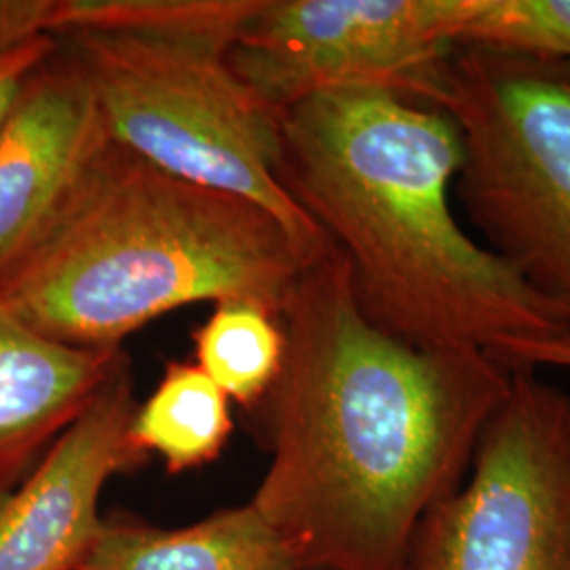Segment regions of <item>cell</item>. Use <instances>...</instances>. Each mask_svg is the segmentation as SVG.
I'll list each match as a JSON object with an SVG mask.
<instances>
[{"label": "cell", "instance_id": "cell-1", "mask_svg": "<svg viewBox=\"0 0 570 570\" xmlns=\"http://www.w3.org/2000/svg\"><path fill=\"white\" fill-rule=\"evenodd\" d=\"M279 320L284 364L261 406L271 463L249 505L301 570H397L423 515L465 482L511 367L374 326L332 245Z\"/></svg>", "mask_w": 570, "mask_h": 570}, {"label": "cell", "instance_id": "cell-2", "mask_svg": "<svg viewBox=\"0 0 570 570\" xmlns=\"http://www.w3.org/2000/svg\"><path fill=\"white\" fill-rule=\"evenodd\" d=\"M285 193L345 258L355 301L419 348L546 338L570 320L459 223L456 122L381 87H332L277 110Z\"/></svg>", "mask_w": 570, "mask_h": 570}, {"label": "cell", "instance_id": "cell-3", "mask_svg": "<svg viewBox=\"0 0 570 570\" xmlns=\"http://www.w3.org/2000/svg\"><path fill=\"white\" fill-rule=\"evenodd\" d=\"M308 254L263 207L106 144L0 306L72 346H122L167 313L247 301L282 315Z\"/></svg>", "mask_w": 570, "mask_h": 570}, {"label": "cell", "instance_id": "cell-4", "mask_svg": "<svg viewBox=\"0 0 570 570\" xmlns=\"http://www.w3.org/2000/svg\"><path fill=\"white\" fill-rule=\"evenodd\" d=\"M423 102L461 131L454 197L482 245L570 320V61L459 47Z\"/></svg>", "mask_w": 570, "mask_h": 570}, {"label": "cell", "instance_id": "cell-5", "mask_svg": "<svg viewBox=\"0 0 570 570\" xmlns=\"http://www.w3.org/2000/svg\"><path fill=\"white\" fill-rule=\"evenodd\" d=\"M63 37L112 142L180 180L263 207L308 254L326 252V235L279 183L277 110L233 72L226 53L136 32Z\"/></svg>", "mask_w": 570, "mask_h": 570}, {"label": "cell", "instance_id": "cell-6", "mask_svg": "<svg viewBox=\"0 0 570 570\" xmlns=\"http://www.w3.org/2000/svg\"><path fill=\"white\" fill-rule=\"evenodd\" d=\"M397 570H570V391L511 367L465 482L423 515Z\"/></svg>", "mask_w": 570, "mask_h": 570}, {"label": "cell", "instance_id": "cell-7", "mask_svg": "<svg viewBox=\"0 0 570 570\" xmlns=\"http://www.w3.org/2000/svg\"><path fill=\"white\" fill-rule=\"evenodd\" d=\"M478 0H261L226 53L275 110L332 87H381L423 102Z\"/></svg>", "mask_w": 570, "mask_h": 570}, {"label": "cell", "instance_id": "cell-8", "mask_svg": "<svg viewBox=\"0 0 570 570\" xmlns=\"http://www.w3.org/2000/svg\"><path fill=\"white\" fill-rule=\"evenodd\" d=\"M129 360L18 487L0 492V570H77L102 527L100 497L150 456L131 442Z\"/></svg>", "mask_w": 570, "mask_h": 570}, {"label": "cell", "instance_id": "cell-9", "mask_svg": "<svg viewBox=\"0 0 570 570\" xmlns=\"http://www.w3.org/2000/svg\"><path fill=\"white\" fill-rule=\"evenodd\" d=\"M108 142L89 82L60 41L0 122V285L39 245Z\"/></svg>", "mask_w": 570, "mask_h": 570}, {"label": "cell", "instance_id": "cell-10", "mask_svg": "<svg viewBox=\"0 0 570 570\" xmlns=\"http://www.w3.org/2000/svg\"><path fill=\"white\" fill-rule=\"evenodd\" d=\"M47 338L0 306V492L18 487L127 362Z\"/></svg>", "mask_w": 570, "mask_h": 570}, {"label": "cell", "instance_id": "cell-11", "mask_svg": "<svg viewBox=\"0 0 570 570\" xmlns=\"http://www.w3.org/2000/svg\"><path fill=\"white\" fill-rule=\"evenodd\" d=\"M77 570H301L277 532L249 503L183 529L102 520Z\"/></svg>", "mask_w": 570, "mask_h": 570}, {"label": "cell", "instance_id": "cell-12", "mask_svg": "<svg viewBox=\"0 0 570 570\" xmlns=\"http://www.w3.org/2000/svg\"><path fill=\"white\" fill-rule=\"evenodd\" d=\"M235 431L230 400L195 362H169L131 421V442L169 475L214 463Z\"/></svg>", "mask_w": 570, "mask_h": 570}, {"label": "cell", "instance_id": "cell-13", "mask_svg": "<svg viewBox=\"0 0 570 570\" xmlns=\"http://www.w3.org/2000/svg\"><path fill=\"white\" fill-rule=\"evenodd\" d=\"M197 366L247 410L263 406L284 364L285 334L279 315L247 301L216 303L193 332Z\"/></svg>", "mask_w": 570, "mask_h": 570}, {"label": "cell", "instance_id": "cell-14", "mask_svg": "<svg viewBox=\"0 0 570 570\" xmlns=\"http://www.w3.org/2000/svg\"><path fill=\"white\" fill-rule=\"evenodd\" d=\"M261 0H63L60 37L82 30L136 32L228 53Z\"/></svg>", "mask_w": 570, "mask_h": 570}, {"label": "cell", "instance_id": "cell-15", "mask_svg": "<svg viewBox=\"0 0 570 570\" xmlns=\"http://www.w3.org/2000/svg\"><path fill=\"white\" fill-rule=\"evenodd\" d=\"M456 45L570 61V0H478Z\"/></svg>", "mask_w": 570, "mask_h": 570}, {"label": "cell", "instance_id": "cell-16", "mask_svg": "<svg viewBox=\"0 0 570 570\" xmlns=\"http://www.w3.org/2000/svg\"><path fill=\"white\" fill-rule=\"evenodd\" d=\"M63 0H0V58L61 32Z\"/></svg>", "mask_w": 570, "mask_h": 570}, {"label": "cell", "instance_id": "cell-17", "mask_svg": "<svg viewBox=\"0 0 570 570\" xmlns=\"http://www.w3.org/2000/svg\"><path fill=\"white\" fill-rule=\"evenodd\" d=\"M60 45L58 37H42L0 58V122L16 102L28 75L47 60Z\"/></svg>", "mask_w": 570, "mask_h": 570}, {"label": "cell", "instance_id": "cell-18", "mask_svg": "<svg viewBox=\"0 0 570 570\" xmlns=\"http://www.w3.org/2000/svg\"><path fill=\"white\" fill-rule=\"evenodd\" d=\"M494 357L505 366L527 367H562L570 370V327L546 336V338H529V341H508L494 351Z\"/></svg>", "mask_w": 570, "mask_h": 570}]
</instances>
